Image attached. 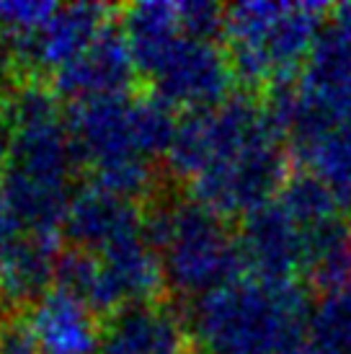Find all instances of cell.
<instances>
[{
	"mask_svg": "<svg viewBox=\"0 0 351 354\" xmlns=\"http://www.w3.org/2000/svg\"><path fill=\"white\" fill-rule=\"evenodd\" d=\"M168 176L142 202V233L155 251L166 295L184 305L212 295L243 277L235 227L222 215L186 197Z\"/></svg>",
	"mask_w": 351,
	"mask_h": 354,
	"instance_id": "1",
	"label": "cell"
},
{
	"mask_svg": "<svg viewBox=\"0 0 351 354\" xmlns=\"http://www.w3.org/2000/svg\"><path fill=\"white\" fill-rule=\"evenodd\" d=\"M312 295L303 282L240 277L196 300L189 326L202 354L303 352Z\"/></svg>",
	"mask_w": 351,
	"mask_h": 354,
	"instance_id": "2",
	"label": "cell"
},
{
	"mask_svg": "<svg viewBox=\"0 0 351 354\" xmlns=\"http://www.w3.org/2000/svg\"><path fill=\"white\" fill-rule=\"evenodd\" d=\"M328 13L331 8L321 3L227 6L225 50L235 80L256 96L292 83L294 73L305 68Z\"/></svg>",
	"mask_w": 351,
	"mask_h": 354,
	"instance_id": "3",
	"label": "cell"
},
{
	"mask_svg": "<svg viewBox=\"0 0 351 354\" xmlns=\"http://www.w3.org/2000/svg\"><path fill=\"white\" fill-rule=\"evenodd\" d=\"M290 174V142L269 114L263 127L245 142L243 150L205 171L189 184V189L191 197L215 209L225 220H240L266 202H274Z\"/></svg>",
	"mask_w": 351,
	"mask_h": 354,
	"instance_id": "4",
	"label": "cell"
},
{
	"mask_svg": "<svg viewBox=\"0 0 351 354\" xmlns=\"http://www.w3.org/2000/svg\"><path fill=\"white\" fill-rule=\"evenodd\" d=\"M235 73L225 41L176 37L158 62L145 73L142 91L171 109H212L230 99Z\"/></svg>",
	"mask_w": 351,
	"mask_h": 354,
	"instance_id": "5",
	"label": "cell"
},
{
	"mask_svg": "<svg viewBox=\"0 0 351 354\" xmlns=\"http://www.w3.org/2000/svg\"><path fill=\"white\" fill-rule=\"evenodd\" d=\"M98 354H199L184 305L171 297L137 300L101 318Z\"/></svg>",
	"mask_w": 351,
	"mask_h": 354,
	"instance_id": "6",
	"label": "cell"
},
{
	"mask_svg": "<svg viewBox=\"0 0 351 354\" xmlns=\"http://www.w3.org/2000/svg\"><path fill=\"white\" fill-rule=\"evenodd\" d=\"M137 75L135 59L129 52L127 37L119 21H111L106 29L91 41V47L49 78V88L55 96L73 101L111 99V96H132L142 88Z\"/></svg>",
	"mask_w": 351,
	"mask_h": 354,
	"instance_id": "7",
	"label": "cell"
},
{
	"mask_svg": "<svg viewBox=\"0 0 351 354\" xmlns=\"http://www.w3.org/2000/svg\"><path fill=\"white\" fill-rule=\"evenodd\" d=\"M248 277L266 282H303L305 236L276 199L248 212L235 227Z\"/></svg>",
	"mask_w": 351,
	"mask_h": 354,
	"instance_id": "8",
	"label": "cell"
},
{
	"mask_svg": "<svg viewBox=\"0 0 351 354\" xmlns=\"http://www.w3.org/2000/svg\"><path fill=\"white\" fill-rule=\"evenodd\" d=\"M140 233L142 207L93 184H86L75 192L62 223V236L68 246L86 254H98Z\"/></svg>",
	"mask_w": 351,
	"mask_h": 354,
	"instance_id": "9",
	"label": "cell"
},
{
	"mask_svg": "<svg viewBox=\"0 0 351 354\" xmlns=\"http://www.w3.org/2000/svg\"><path fill=\"white\" fill-rule=\"evenodd\" d=\"M55 238L21 233L0 251V292L13 310H29L57 285Z\"/></svg>",
	"mask_w": 351,
	"mask_h": 354,
	"instance_id": "10",
	"label": "cell"
},
{
	"mask_svg": "<svg viewBox=\"0 0 351 354\" xmlns=\"http://www.w3.org/2000/svg\"><path fill=\"white\" fill-rule=\"evenodd\" d=\"M26 313L44 354H98L101 318L62 287L47 292Z\"/></svg>",
	"mask_w": 351,
	"mask_h": 354,
	"instance_id": "11",
	"label": "cell"
},
{
	"mask_svg": "<svg viewBox=\"0 0 351 354\" xmlns=\"http://www.w3.org/2000/svg\"><path fill=\"white\" fill-rule=\"evenodd\" d=\"M303 354H351V287L312 295Z\"/></svg>",
	"mask_w": 351,
	"mask_h": 354,
	"instance_id": "12",
	"label": "cell"
},
{
	"mask_svg": "<svg viewBox=\"0 0 351 354\" xmlns=\"http://www.w3.org/2000/svg\"><path fill=\"white\" fill-rule=\"evenodd\" d=\"M276 202L290 212V217L303 230L325 225L341 215H351L343 209L331 189L307 168H292V174L287 176L284 187L276 194Z\"/></svg>",
	"mask_w": 351,
	"mask_h": 354,
	"instance_id": "13",
	"label": "cell"
},
{
	"mask_svg": "<svg viewBox=\"0 0 351 354\" xmlns=\"http://www.w3.org/2000/svg\"><path fill=\"white\" fill-rule=\"evenodd\" d=\"M297 156L351 212V124L325 132Z\"/></svg>",
	"mask_w": 351,
	"mask_h": 354,
	"instance_id": "14",
	"label": "cell"
},
{
	"mask_svg": "<svg viewBox=\"0 0 351 354\" xmlns=\"http://www.w3.org/2000/svg\"><path fill=\"white\" fill-rule=\"evenodd\" d=\"M55 10L57 6L52 3H0V34L3 39L34 34L55 16Z\"/></svg>",
	"mask_w": 351,
	"mask_h": 354,
	"instance_id": "15",
	"label": "cell"
},
{
	"mask_svg": "<svg viewBox=\"0 0 351 354\" xmlns=\"http://www.w3.org/2000/svg\"><path fill=\"white\" fill-rule=\"evenodd\" d=\"M6 153H8V119H6V109L0 101V212H3V163H6Z\"/></svg>",
	"mask_w": 351,
	"mask_h": 354,
	"instance_id": "16",
	"label": "cell"
},
{
	"mask_svg": "<svg viewBox=\"0 0 351 354\" xmlns=\"http://www.w3.org/2000/svg\"><path fill=\"white\" fill-rule=\"evenodd\" d=\"M6 70H10V57L6 50V41H0V73H6Z\"/></svg>",
	"mask_w": 351,
	"mask_h": 354,
	"instance_id": "17",
	"label": "cell"
},
{
	"mask_svg": "<svg viewBox=\"0 0 351 354\" xmlns=\"http://www.w3.org/2000/svg\"><path fill=\"white\" fill-rule=\"evenodd\" d=\"M3 303H6V300H3V292H0V308H3ZM0 321H3V315H0Z\"/></svg>",
	"mask_w": 351,
	"mask_h": 354,
	"instance_id": "18",
	"label": "cell"
},
{
	"mask_svg": "<svg viewBox=\"0 0 351 354\" xmlns=\"http://www.w3.org/2000/svg\"><path fill=\"white\" fill-rule=\"evenodd\" d=\"M294 354H303V352H294Z\"/></svg>",
	"mask_w": 351,
	"mask_h": 354,
	"instance_id": "19",
	"label": "cell"
}]
</instances>
